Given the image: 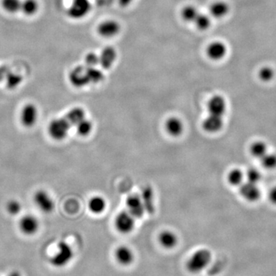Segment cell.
<instances>
[{"mask_svg": "<svg viewBox=\"0 0 276 276\" xmlns=\"http://www.w3.org/2000/svg\"><path fill=\"white\" fill-rule=\"evenodd\" d=\"M226 108H227L226 101L222 96H213L208 102L209 115H217L223 117V115L226 112Z\"/></svg>", "mask_w": 276, "mask_h": 276, "instance_id": "obj_15", "label": "cell"}, {"mask_svg": "<svg viewBox=\"0 0 276 276\" xmlns=\"http://www.w3.org/2000/svg\"><path fill=\"white\" fill-rule=\"evenodd\" d=\"M229 182L233 186H240L243 181V172L239 169L231 170L228 175Z\"/></svg>", "mask_w": 276, "mask_h": 276, "instance_id": "obj_30", "label": "cell"}, {"mask_svg": "<svg viewBox=\"0 0 276 276\" xmlns=\"http://www.w3.org/2000/svg\"><path fill=\"white\" fill-rule=\"evenodd\" d=\"M195 25L200 30H207V28H209L211 25V20L209 17L205 14H199L197 19L194 21Z\"/></svg>", "mask_w": 276, "mask_h": 276, "instance_id": "obj_31", "label": "cell"}, {"mask_svg": "<svg viewBox=\"0 0 276 276\" xmlns=\"http://www.w3.org/2000/svg\"><path fill=\"white\" fill-rule=\"evenodd\" d=\"M71 127V124L66 117L55 119L48 125V134L54 140H62L67 137Z\"/></svg>", "mask_w": 276, "mask_h": 276, "instance_id": "obj_2", "label": "cell"}, {"mask_svg": "<svg viewBox=\"0 0 276 276\" xmlns=\"http://www.w3.org/2000/svg\"><path fill=\"white\" fill-rule=\"evenodd\" d=\"M85 66L88 67H97L99 65V55L90 52L85 55Z\"/></svg>", "mask_w": 276, "mask_h": 276, "instance_id": "obj_34", "label": "cell"}, {"mask_svg": "<svg viewBox=\"0 0 276 276\" xmlns=\"http://www.w3.org/2000/svg\"><path fill=\"white\" fill-rule=\"evenodd\" d=\"M91 9L89 0H72L68 9V15L72 20H82L90 13Z\"/></svg>", "mask_w": 276, "mask_h": 276, "instance_id": "obj_4", "label": "cell"}, {"mask_svg": "<svg viewBox=\"0 0 276 276\" xmlns=\"http://www.w3.org/2000/svg\"><path fill=\"white\" fill-rule=\"evenodd\" d=\"M34 202L40 210L46 213L52 212L55 207L53 200L47 192L39 190L34 195Z\"/></svg>", "mask_w": 276, "mask_h": 276, "instance_id": "obj_7", "label": "cell"}, {"mask_svg": "<svg viewBox=\"0 0 276 276\" xmlns=\"http://www.w3.org/2000/svg\"><path fill=\"white\" fill-rule=\"evenodd\" d=\"M269 198L273 204H276V186L269 192Z\"/></svg>", "mask_w": 276, "mask_h": 276, "instance_id": "obj_39", "label": "cell"}, {"mask_svg": "<svg viewBox=\"0 0 276 276\" xmlns=\"http://www.w3.org/2000/svg\"><path fill=\"white\" fill-rule=\"evenodd\" d=\"M212 259L210 252L206 249L195 252L186 262V269L192 274L204 271Z\"/></svg>", "mask_w": 276, "mask_h": 276, "instance_id": "obj_1", "label": "cell"}, {"mask_svg": "<svg viewBox=\"0 0 276 276\" xmlns=\"http://www.w3.org/2000/svg\"><path fill=\"white\" fill-rule=\"evenodd\" d=\"M6 208H7V211L10 214L15 216V215H17L18 213H20L22 209V206L21 204H20L19 201L13 200H10V201L8 203Z\"/></svg>", "mask_w": 276, "mask_h": 276, "instance_id": "obj_36", "label": "cell"}, {"mask_svg": "<svg viewBox=\"0 0 276 276\" xmlns=\"http://www.w3.org/2000/svg\"><path fill=\"white\" fill-rule=\"evenodd\" d=\"M8 276H21V275H20V273H18V272L14 271L12 272Z\"/></svg>", "mask_w": 276, "mask_h": 276, "instance_id": "obj_40", "label": "cell"}, {"mask_svg": "<svg viewBox=\"0 0 276 276\" xmlns=\"http://www.w3.org/2000/svg\"><path fill=\"white\" fill-rule=\"evenodd\" d=\"M259 78L263 82H270L274 77L273 69L269 67H263L259 71Z\"/></svg>", "mask_w": 276, "mask_h": 276, "instance_id": "obj_35", "label": "cell"}, {"mask_svg": "<svg viewBox=\"0 0 276 276\" xmlns=\"http://www.w3.org/2000/svg\"><path fill=\"white\" fill-rule=\"evenodd\" d=\"M239 192L243 197L252 202L260 198L261 192L255 184L247 182L241 184Z\"/></svg>", "mask_w": 276, "mask_h": 276, "instance_id": "obj_14", "label": "cell"}, {"mask_svg": "<svg viewBox=\"0 0 276 276\" xmlns=\"http://www.w3.org/2000/svg\"><path fill=\"white\" fill-rule=\"evenodd\" d=\"M246 177L248 182L256 184L261 180L260 172L255 168H250L246 173Z\"/></svg>", "mask_w": 276, "mask_h": 276, "instance_id": "obj_37", "label": "cell"}, {"mask_svg": "<svg viewBox=\"0 0 276 276\" xmlns=\"http://www.w3.org/2000/svg\"><path fill=\"white\" fill-rule=\"evenodd\" d=\"M250 153L253 157L261 159L265 154H267V146L264 142H255L250 147Z\"/></svg>", "mask_w": 276, "mask_h": 276, "instance_id": "obj_28", "label": "cell"}, {"mask_svg": "<svg viewBox=\"0 0 276 276\" xmlns=\"http://www.w3.org/2000/svg\"><path fill=\"white\" fill-rule=\"evenodd\" d=\"M120 25L115 20H106L97 27V32L103 38H113L120 32Z\"/></svg>", "mask_w": 276, "mask_h": 276, "instance_id": "obj_9", "label": "cell"}, {"mask_svg": "<svg viewBox=\"0 0 276 276\" xmlns=\"http://www.w3.org/2000/svg\"><path fill=\"white\" fill-rule=\"evenodd\" d=\"M227 52V46L221 42H213L209 44L207 48V56L214 61H219L223 59Z\"/></svg>", "mask_w": 276, "mask_h": 276, "instance_id": "obj_13", "label": "cell"}, {"mask_svg": "<svg viewBox=\"0 0 276 276\" xmlns=\"http://www.w3.org/2000/svg\"><path fill=\"white\" fill-rule=\"evenodd\" d=\"M117 56V51L112 46H107L99 55L100 66L105 70L110 69L115 64Z\"/></svg>", "mask_w": 276, "mask_h": 276, "instance_id": "obj_12", "label": "cell"}, {"mask_svg": "<svg viewBox=\"0 0 276 276\" xmlns=\"http://www.w3.org/2000/svg\"><path fill=\"white\" fill-rule=\"evenodd\" d=\"M199 14V11L193 5H186L181 11L182 19L186 23H194Z\"/></svg>", "mask_w": 276, "mask_h": 276, "instance_id": "obj_26", "label": "cell"}, {"mask_svg": "<svg viewBox=\"0 0 276 276\" xmlns=\"http://www.w3.org/2000/svg\"><path fill=\"white\" fill-rule=\"evenodd\" d=\"M77 131L80 135L86 136L92 131V124L91 121L86 119H84L81 122L77 124Z\"/></svg>", "mask_w": 276, "mask_h": 276, "instance_id": "obj_33", "label": "cell"}, {"mask_svg": "<svg viewBox=\"0 0 276 276\" xmlns=\"http://www.w3.org/2000/svg\"><path fill=\"white\" fill-rule=\"evenodd\" d=\"M39 4L37 0H23L22 1L21 9L23 14L32 16L38 13Z\"/></svg>", "mask_w": 276, "mask_h": 276, "instance_id": "obj_22", "label": "cell"}, {"mask_svg": "<svg viewBox=\"0 0 276 276\" xmlns=\"http://www.w3.org/2000/svg\"><path fill=\"white\" fill-rule=\"evenodd\" d=\"M159 242L165 249H172L175 247L177 243V235L168 230L161 232L159 236Z\"/></svg>", "mask_w": 276, "mask_h": 276, "instance_id": "obj_20", "label": "cell"}, {"mask_svg": "<svg viewBox=\"0 0 276 276\" xmlns=\"http://www.w3.org/2000/svg\"><path fill=\"white\" fill-rule=\"evenodd\" d=\"M142 202L144 206L146 212L150 214L154 212V192L150 186H146L142 190L141 196Z\"/></svg>", "mask_w": 276, "mask_h": 276, "instance_id": "obj_18", "label": "cell"}, {"mask_svg": "<svg viewBox=\"0 0 276 276\" xmlns=\"http://www.w3.org/2000/svg\"><path fill=\"white\" fill-rule=\"evenodd\" d=\"M85 111L81 108H73L66 115V118L71 124V126L77 125L78 123L81 122L82 120L85 119Z\"/></svg>", "mask_w": 276, "mask_h": 276, "instance_id": "obj_24", "label": "cell"}, {"mask_svg": "<svg viewBox=\"0 0 276 276\" xmlns=\"http://www.w3.org/2000/svg\"><path fill=\"white\" fill-rule=\"evenodd\" d=\"M128 212L135 218H141L146 212L141 198L138 195H131L126 200Z\"/></svg>", "mask_w": 276, "mask_h": 276, "instance_id": "obj_6", "label": "cell"}, {"mask_svg": "<svg viewBox=\"0 0 276 276\" xmlns=\"http://www.w3.org/2000/svg\"><path fill=\"white\" fill-rule=\"evenodd\" d=\"M135 217L127 211L120 212L115 219V227L121 233L131 232L135 227Z\"/></svg>", "mask_w": 276, "mask_h": 276, "instance_id": "obj_5", "label": "cell"}, {"mask_svg": "<svg viewBox=\"0 0 276 276\" xmlns=\"http://www.w3.org/2000/svg\"><path fill=\"white\" fill-rule=\"evenodd\" d=\"M85 71H86L89 84L100 83L105 78V75L103 74L102 71L100 69H97V67L85 66Z\"/></svg>", "mask_w": 276, "mask_h": 276, "instance_id": "obj_23", "label": "cell"}, {"mask_svg": "<svg viewBox=\"0 0 276 276\" xmlns=\"http://www.w3.org/2000/svg\"><path fill=\"white\" fill-rule=\"evenodd\" d=\"M9 71V69L6 66H0V82L5 80L6 74Z\"/></svg>", "mask_w": 276, "mask_h": 276, "instance_id": "obj_38", "label": "cell"}, {"mask_svg": "<svg viewBox=\"0 0 276 276\" xmlns=\"http://www.w3.org/2000/svg\"><path fill=\"white\" fill-rule=\"evenodd\" d=\"M39 228V220L32 215L23 216L20 222V229L23 234L32 235L37 232Z\"/></svg>", "mask_w": 276, "mask_h": 276, "instance_id": "obj_11", "label": "cell"}, {"mask_svg": "<svg viewBox=\"0 0 276 276\" xmlns=\"http://www.w3.org/2000/svg\"><path fill=\"white\" fill-rule=\"evenodd\" d=\"M115 258L122 266H129L134 260V254L127 246H120L115 252Z\"/></svg>", "mask_w": 276, "mask_h": 276, "instance_id": "obj_17", "label": "cell"}, {"mask_svg": "<svg viewBox=\"0 0 276 276\" xmlns=\"http://www.w3.org/2000/svg\"><path fill=\"white\" fill-rule=\"evenodd\" d=\"M228 4L223 1H218L211 5L210 13L215 18H223L229 13Z\"/></svg>", "mask_w": 276, "mask_h": 276, "instance_id": "obj_21", "label": "cell"}, {"mask_svg": "<svg viewBox=\"0 0 276 276\" xmlns=\"http://www.w3.org/2000/svg\"><path fill=\"white\" fill-rule=\"evenodd\" d=\"M58 248L59 250L51 258V262L55 267H64L72 259L73 251L70 246L65 242L59 243Z\"/></svg>", "mask_w": 276, "mask_h": 276, "instance_id": "obj_3", "label": "cell"}, {"mask_svg": "<svg viewBox=\"0 0 276 276\" xmlns=\"http://www.w3.org/2000/svg\"><path fill=\"white\" fill-rule=\"evenodd\" d=\"M106 207L105 200L101 197H94L91 199L89 203V209L93 213L98 214L105 210Z\"/></svg>", "mask_w": 276, "mask_h": 276, "instance_id": "obj_25", "label": "cell"}, {"mask_svg": "<svg viewBox=\"0 0 276 276\" xmlns=\"http://www.w3.org/2000/svg\"><path fill=\"white\" fill-rule=\"evenodd\" d=\"M262 166L266 169L276 168V154H266L261 158Z\"/></svg>", "mask_w": 276, "mask_h": 276, "instance_id": "obj_32", "label": "cell"}, {"mask_svg": "<svg viewBox=\"0 0 276 276\" xmlns=\"http://www.w3.org/2000/svg\"><path fill=\"white\" fill-rule=\"evenodd\" d=\"M5 83L9 89H15L23 82V77L20 74L13 72L9 70L5 78Z\"/></svg>", "mask_w": 276, "mask_h": 276, "instance_id": "obj_27", "label": "cell"}, {"mask_svg": "<svg viewBox=\"0 0 276 276\" xmlns=\"http://www.w3.org/2000/svg\"><path fill=\"white\" fill-rule=\"evenodd\" d=\"M38 119V109L33 104H27L23 107L21 112V122L25 128H32Z\"/></svg>", "mask_w": 276, "mask_h": 276, "instance_id": "obj_8", "label": "cell"}, {"mask_svg": "<svg viewBox=\"0 0 276 276\" xmlns=\"http://www.w3.org/2000/svg\"><path fill=\"white\" fill-rule=\"evenodd\" d=\"M166 131L171 136L177 137L181 135L184 130L182 121L177 117H170L166 123Z\"/></svg>", "mask_w": 276, "mask_h": 276, "instance_id": "obj_19", "label": "cell"}, {"mask_svg": "<svg viewBox=\"0 0 276 276\" xmlns=\"http://www.w3.org/2000/svg\"><path fill=\"white\" fill-rule=\"evenodd\" d=\"M223 126V117L217 115H209L203 123L204 130L209 133H216L221 130Z\"/></svg>", "mask_w": 276, "mask_h": 276, "instance_id": "obj_16", "label": "cell"}, {"mask_svg": "<svg viewBox=\"0 0 276 276\" xmlns=\"http://www.w3.org/2000/svg\"><path fill=\"white\" fill-rule=\"evenodd\" d=\"M21 0H2V7L5 12L14 14L21 9Z\"/></svg>", "mask_w": 276, "mask_h": 276, "instance_id": "obj_29", "label": "cell"}, {"mask_svg": "<svg viewBox=\"0 0 276 276\" xmlns=\"http://www.w3.org/2000/svg\"><path fill=\"white\" fill-rule=\"evenodd\" d=\"M69 81L75 88L85 87L89 85L87 74L85 71V66L74 68L69 74Z\"/></svg>", "mask_w": 276, "mask_h": 276, "instance_id": "obj_10", "label": "cell"}]
</instances>
